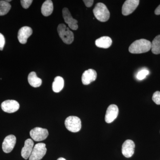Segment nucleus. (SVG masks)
I'll list each match as a JSON object with an SVG mask.
<instances>
[{
    "label": "nucleus",
    "mask_w": 160,
    "mask_h": 160,
    "mask_svg": "<svg viewBox=\"0 0 160 160\" xmlns=\"http://www.w3.org/2000/svg\"><path fill=\"white\" fill-rule=\"evenodd\" d=\"M152 52L155 54L160 53V35L154 38L151 43Z\"/></svg>",
    "instance_id": "obj_20"
},
{
    "label": "nucleus",
    "mask_w": 160,
    "mask_h": 160,
    "mask_svg": "<svg viewBox=\"0 0 160 160\" xmlns=\"http://www.w3.org/2000/svg\"><path fill=\"white\" fill-rule=\"evenodd\" d=\"M53 10V3L51 0L45 1L42 6L41 11L44 16L48 17L52 13Z\"/></svg>",
    "instance_id": "obj_17"
},
{
    "label": "nucleus",
    "mask_w": 160,
    "mask_h": 160,
    "mask_svg": "<svg viewBox=\"0 0 160 160\" xmlns=\"http://www.w3.org/2000/svg\"><path fill=\"white\" fill-rule=\"evenodd\" d=\"M32 2V0H22L21 3L23 8L24 9H28Z\"/></svg>",
    "instance_id": "obj_24"
},
{
    "label": "nucleus",
    "mask_w": 160,
    "mask_h": 160,
    "mask_svg": "<svg viewBox=\"0 0 160 160\" xmlns=\"http://www.w3.org/2000/svg\"><path fill=\"white\" fill-rule=\"evenodd\" d=\"M30 137L36 142H40L46 139L49 135L47 129L36 127L30 131Z\"/></svg>",
    "instance_id": "obj_6"
},
{
    "label": "nucleus",
    "mask_w": 160,
    "mask_h": 160,
    "mask_svg": "<svg viewBox=\"0 0 160 160\" xmlns=\"http://www.w3.org/2000/svg\"><path fill=\"white\" fill-rule=\"evenodd\" d=\"M112 40L109 37L104 36L100 38L95 41L96 46L99 48L107 49L111 46Z\"/></svg>",
    "instance_id": "obj_16"
},
{
    "label": "nucleus",
    "mask_w": 160,
    "mask_h": 160,
    "mask_svg": "<svg viewBox=\"0 0 160 160\" xmlns=\"http://www.w3.org/2000/svg\"><path fill=\"white\" fill-rule=\"evenodd\" d=\"M154 12L155 14L157 15H160V5L156 9Z\"/></svg>",
    "instance_id": "obj_27"
},
{
    "label": "nucleus",
    "mask_w": 160,
    "mask_h": 160,
    "mask_svg": "<svg viewBox=\"0 0 160 160\" xmlns=\"http://www.w3.org/2000/svg\"><path fill=\"white\" fill-rule=\"evenodd\" d=\"M64 86V79L61 77H56L52 83V90L55 92H59L62 91Z\"/></svg>",
    "instance_id": "obj_19"
},
{
    "label": "nucleus",
    "mask_w": 160,
    "mask_h": 160,
    "mask_svg": "<svg viewBox=\"0 0 160 160\" xmlns=\"http://www.w3.org/2000/svg\"><path fill=\"white\" fill-rule=\"evenodd\" d=\"M47 151L45 143L37 144L33 147L32 151L29 158V160H41L46 155Z\"/></svg>",
    "instance_id": "obj_5"
},
{
    "label": "nucleus",
    "mask_w": 160,
    "mask_h": 160,
    "mask_svg": "<svg viewBox=\"0 0 160 160\" xmlns=\"http://www.w3.org/2000/svg\"><path fill=\"white\" fill-rule=\"evenodd\" d=\"M149 74V71L147 69H143L138 72L137 78L138 79L142 80L144 79Z\"/></svg>",
    "instance_id": "obj_22"
},
{
    "label": "nucleus",
    "mask_w": 160,
    "mask_h": 160,
    "mask_svg": "<svg viewBox=\"0 0 160 160\" xmlns=\"http://www.w3.org/2000/svg\"><path fill=\"white\" fill-rule=\"evenodd\" d=\"M152 100L157 105H160V92L156 91L153 93Z\"/></svg>",
    "instance_id": "obj_23"
},
{
    "label": "nucleus",
    "mask_w": 160,
    "mask_h": 160,
    "mask_svg": "<svg viewBox=\"0 0 160 160\" xmlns=\"http://www.w3.org/2000/svg\"><path fill=\"white\" fill-rule=\"evenodd\" d=\"M5 37L2 33H0V50H2L5 46Z\"/></svg>",
    "instance_id": "obj_25"
},
{
    "label": "nucleus",
    "mask_w": 160,
    "mask_h": 160,
    "mask_svg": "<svg viewBox=\"0 0 160 160\" xmlns=\"http://www.w3.org/2000/svg\"><path fill=\"white\" fill-rule=\"evenodd\" d=\"M57 160H66V159L64 158H59Z\"/></svg>",
    "instance_id": "obj_28"
},
{
    "label": "nucleus",
    "mask_w": 160,
    "mask_h": 160,
    "mask_svg": "<svg viewBox=\"0 0 160 160\" xmlns=\"http://www.w3.org/2000/svg\"><path fill=\"white\" fill-rule=\"evenodd\" d=\"M139 0H127L122 7V13L124 16L131 14L137 8L139 4Z\"/></svg>",
    "instance_id": "obj_7"
},
{
    "label": "nucleus",
    "mask_w": 160,
    "mask_h": 160,
    "mask_svg": "<svg viewBox=\"0 0 160 160\" xmlns=\"http://www.w3.org/2000/svg\"><path fill=\"white\" fill-rule=\"evenodd\" d=\"M1 107L3 111L8 113H13L18 110L20 105L17 101L13 100H8L2 103Z\"/></svg>",
    "instance_id": "obj_8"
},
{
    "label": "nucleus",
    "mask_w": 160,
    "mask_h": 160,
    "mask_svg": "<svg viewBox=\"0 0 160 160\" xmlns=\"http://www.w3.org/2000/svg\"><path fill=\"white\" fill-rule=\"evenodd\" d=\"M62 15L65 22L68 24L69 28L72 30H77L78 28V21L72 18L68 8H65L63 9Z\"/></svg>",
    "instance_id": "obj_10"
},
{
    "label": "nucleus",
    "mask_w": 160,
    "mask_h": 160,
    "mask_svg": "<svg viewBox=\"0 0 160 160\" xmlns=\"http://www.w3.org/2000/svg\"><path fill=\"white\" fill-rule=\"evenodd\" d=\"M58 32L60 38L66 44H71L74 40L73 32L64 24H59L58 27Z\"/></svg>",
    "instance_id": "obj_3"
},
{
    "label": "nucleus",
    "mask_w": 160,
    "mask_h": 160,
    "mask_svg": "<svg viewBox=\"0 0 160 160\" xmlns=\"http://www.w3.org/2000/svg\"><path fill=\"white\" fill-rule=\"evenodd\" d=\"M97 77V73L94 69H89L83 72L82 81L83 85H88L95 81Z\"/></svg>",
    "instance_id": "obj_14"
},
{
    "label": "nucleus",
    "mask_w": 160,
    "mask_h": 160,
    "mask_svg": "<svg viewBox=\"0 0 160 160\" xmlns=\"http://www.w3.org/2000/svg\"><path fill=\"white\" fill-rule=\"evenodd\" d=\"M65 125L66 129L71 132H78L82 128V122L79 118L73 116L66 118Z\"/></svg>",
    "instance_id": "obj_4"
},
{
    "label": "nucleus",
    "mask_w": 160,
    "mask_h": 160,
    "mask_svg": "<svg viewBox=\"0 0 160 160\" xmlns=\"http://www.w3.org/2000/svg\"><path fill=\"white\" fill-rule=\"evenodd\" d=\"M16 143V138L13 135L7 136L4 139L2 143V149L6 153H9L12 151Z\"/></svg>",
    "instance_id": "obj_9"
},
{
    "label": "nucleus",
    "mask_w": 160,
    "mask_h": 160,
    "mask_svg": "<svg viewBox=\"0 0 160 160\" xmlns=\"http://www.w3.org/2000/svg\"><path fill=\"white\" fill-rule=\"evenodd\" d=\"M11 8L10 4L6 1H0V16L5 15L8 13Z\"/></svg>",
    "instance_id": "obj_21"
},
{
    "label": "nucleus",
    "mask_w": 160,
    "mask_h": 160,
    "mask_svg": "<svg viewBox=\"0 0 160 160\" xmlns=\"http://www.w3.org/2000/svg\"><path fill=\"white\" fill-rule=\"evenodd\" d=\"M135 147V145L132 140H126L122 146V153L123 156L127 158L131 157L134 154Z\"/></svg>",
    "instance_id": "obj_11"
},
{
    "label": "nucleus",
    "mask_w": 160,
    "mask_h": 160,
    "mask_svg": "<svg viewBox=\"0 0 160 160\" xmlns=\"http://www.w3.org/2000/svg\"><path fill=\"white\" fill-rule=\"evenodd\" d=\"M95 17L100 22H106L110 17V12L106 5L102 3H98L93 9Z\"/></svg>",
    "instance_id": "obj_2"
},
{
    "label": "nucleus",
    "mask_w": 160,
    "mask_h": 160,
    "mask_svg": "<svg viewBox=\"0 0 160 160\" xmlns=\"http://www.w3.org/2000/svg\"><path fill=\"white\" fill-rule=\"evenodd\" d=\"M34 142L31 139H28L25 141L24 147L21 151V155L23 158L27 160L29 158L34 147Z\"/></svg>",
    "instance_id": "obj_15"
},
{
    "label": "nucleus",
    "mask_w": 160,
    "mask_h": 160,
    "mask_svg": "<svg viewBox=\"0 0 160 160\" xmlns=\"http://www.w3.org/2000/svg\"><path fill=\"white\" fill-rule=\"evenodd\" d=\"M32 30L28 26H24L19 30L18 38L19 42L22 44H25L27 42L28 38L32 34Z\"/></svg>",
    "instance_id": "obj_13"
},
{
    "label": "nucleus",
    "mask_w": 160,
    "mask_h": 160,
    "mask_svg": "<svg viewBox=\"0 0 160 160\" xmlns=\"http://www.w3.org/2000/svg\"><path fill=\"white\" fill-rule=\"evenodd\" d=\"M119 109L116 105H110L107 108L105 116V121L107 123H111L118 117Z\"/></svg>",
    "instance_id": "obj_12"
},
{
    "label": "nucleus",
    "mask_w": 160,
    "mask_h": 160,
    "mask_svg": "<svg viewBox=\"0 0 160 160\" xmlns=\"http://www.w3.org/2000/svg\"><path fill=\"white\" fill-rule=\"evenodd\" d=\"M28 82L30 86L37 88L40 87L42 84V80L38 78L36 73L34 72H32L29 73L28 77Z\"/></svg>",
    "instance_id": "obj_18"
},
{
    "label": "nucleus",
    "mask_w": 160,
    "mask_h": 160,
    "mask_svg": "<svg viewBox=\"0 0 160 160\" xmlns=\"http://www.w3.org/2000/svg\"><path fill=\"white\" fill-rule=\"evenodd\" d=\"M85 5L87 7H90L92 6L94 1L93 0H84L83 1Z\"/></svg>",
    "instance_id": "obj_26"
},
{
    "label": "nucleus",
    "mask_w": 160,
    "mask_h": 160,
    "mask_svg": "<svg viewBox=\"0 0 160 160\" xmlns=\"http://www.w3.org/2000/svg\"><path fill=\"white\" fill-rule=\"evenodd\" d=\"M151 48L150 41L145 39L136 40L132 43L129 47V51L133 54L145 53L149 51Z\"/></svg>",
    "instance_id": "obj_1"
}]
</instances>
